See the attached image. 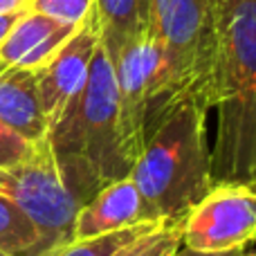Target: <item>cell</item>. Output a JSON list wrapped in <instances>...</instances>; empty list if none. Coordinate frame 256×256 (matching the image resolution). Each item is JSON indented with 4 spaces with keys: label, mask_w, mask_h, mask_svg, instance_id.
I'll return each mask as SVG.
<instances>
[{
    "label": "cell",
    "mask_w": 256,
    "mask_h": 256,
    "mask_svg": "<svg viewBox=\"0 0 256 256\" xmlns=\"http://www.w3.org/2000/svg\"><path fill=\"white\" fill-rule=\"evenodd\" d=\"M212 182L256 184V0H216Z\"/></svg>",
    "instance_id": "6da1fadb"
},
{
    "label": "cell",
    "mask_w": 256,
    "mask_h": 256,
    "mask_svg": "<svg viewBox=\"0 0 256 256\" xmlns=\"http://www.w3.org/2000/svg\"><path fill=\"white\" fill-rule=\"evenodd\" d=\"M209 106L200 97H176L146 132L128 176L150 220H182L212 189V148L207 146Z\"/></svg>",
    "instance_id": "7a4b0ae2"
},
{
    "label": "cell",
    "mask_w": 256,
    "mask_h": 256,
    "mask_svg": "<svg viewBox=\"0 0 256 256\" xmlns=\"http://www.w3.org/2000/svg\"><path fill=\"white\" fill-rule=\"evenodd\" d=\"M48 142L63 180L81 204L130 173L117 120L115 66L102 43L84 86L50 126Z\"/></svg>",
    "instance_id": "3957f363"
},
{
    "label": "cell",
    "mask_w": 256,
    "mask_h": 256,
    "mask_svg": "<svg viewBox=\"0 0 256 256\" xmlns=\"http://www.w3.org/2000/svg\"><path fill=\"white\" fill-rule=\"evenodd\" d=\"M216 32V0H150V36L168 102L194 94L209 106Z\"/></svg>",
    "instance_id": "277c9868"
},
{
    "label": "cell",
    "mask_w": 256,
    "mask_h": 256,
    "mask_svg": "<svg viewBox=\"0 0 256 256\" xmlns=\"http://www.w3.org/2000/svg\"><path fill=\"white\" fill-rule=\"evenodd\" d=\"M0 194L34 222L43 252L72 240L81 202L63 180L48 135L34 142L20 162L0 168Z\"/></svg>",
    "instance_id": "5b68a950"
},
{
    "label": "cell",
    "mask_w": 256,
    "mask_h": 256,
    "mask_svg": "<svg viewBox=\"0 0 256 256\" xmlns=\"http://www.w3.org/2000/svg\"><path fill=\"white\" fill-rule=\"evenodd\" d=\"M117 120L126 158L130 164L144 146L146 132L168 104L162 84V61L153 36L126 45L115 58Z\"/></svg>",
    "instance_id": "8992f818"
},
{
    "label": "cell",
    "mask_w": 256,
    "mask_h": 256,
    "mask_svg": "<svg viewBox=\"0 0 256 256\" xmlns=\"http://www.w3.org/2000/svg\"><path fill=\"white\" fill-rule=\"evenodd\" d=\"M256 238V184L218 182L182 218V245L196 252H230Z\"/></svg>",
    "instance_id": "52a82bcc"
},
{
    "label": "cell",
    "mask_w": 256,
    "mask_h": 256,
    "mask_svg": "<svg viewBox=\"0 0 256 256\" xmlns=\"http://www.w3.org/2000/svg\"><path fill=\"white\" fill-rule=\"evenodd\" d=\"M97 48L99 30L94 18L88 12V16L79 22L74 34L56 50V54L48 63H43L36 70V88H38L40 108H43L50 126L54 124V120L61 115L68 102L84 86Z\"/></svg>",
    "instance_id": "ba28073f"
},
{
    "label": "cell",
    "mask_w": 256,
    "mask_h": 256,
    "mask_svg": "<svg viewBox=\"0 0 256 256\" xmlns=\"http://www.w3.org/2000/svg\"><path fill=\"white\" fill-rule=\"evenodd\" d=\"M140 222H150V218L132 178L126 176L102 186L88 202L81 204L72 238H94V236L128 230Z\"/></svg>",
    "instance_id": "9c48e42d"
},
{
    "label": "cell",
    "mask_w": 256,
    "mask_h": 256,
    "mask_svg": "<svg viewBox=\"0 0 256 256\" xmlns=\"http://www.w3.org/2000/svg\"><path fill=\"white\" fill-rule=\"evenodd\" d=\"M76 27L79 25L54 20L38 12L25 9L0 45V61L4 66L38 70L74 34Z\"/></svg>",
    "instance_id": "30bf717a"
},
{
    "label": "cell",
    "mask_w": 256,
    "mask_h": 256,
    "mask_svg": "<svg viewBox=\"0 0 256 256\" xmlns=\"http://www.w3.org/2000/svg\"><path fill=\"white\" fill-rule=\"evenodd\" d=\"M0 124L30 142L48 135L50 124L40 108L36 70L7 66L0 72Z\"/></svg>",
    "instance_id": "8fae6325"
},
{
    "label": "cell",
    "mask_w": 256,
    "mask_h": 256,
    "mask_svg": "<svg viewBox=\"0 0 256 256\" xmlns=\"http://www.w3.org/2000/svg\"><path fill=\"white\" fill-rule=\"evenodd\" d=\"M90 16L97 22L99 43L110 58L150 34V0H92Z\"/></svg>",
    "instance_id": "7c38bea8"
},
{
    "label": "cell",
    "mask_w": 256,
    "mask_h": 256,
    "mask_svg": "<svg viewBox=\"0 0 256 256\" xmlns=\"http://www.w3.org/2000/svg\"><path fill=\"white\" fill-rule=\"evenodd\" d=\"M0 250L9 256H40L43 240L34 222L0 194Z\"/></svg>",
    "instance_id": "4fadbf2b"
},
{
    "label": "cell",
    "mask_w": 256,
    "mask_h": 256,
    "mask_svg": "<svg viewBox=\"0 0 256 256\" xmlns=\"http://www.w3.org/2000/svg\"><path fill=\"white\" fill-rule=\"evenodd\" d=\"M158 225H160L158 220H150V222H140L135 227H128V230L112 232V234L94 236V238H72L68 243L48 250L40 256H112L130 240H135L137 236L155 230Z\"/></svg>",
    "instance_id": "5bb4252c"
},
{
    "label": "cell",
    "mask_w": 256,
    "mask_h": 256,
    "mask_svg": "<svg viewBox=\"0 0 256 256\" xmlns=\"http://www.w3.org/2000/svg\"><path fill=\"white\" fill-rule=\"evenodd\" d=\"M182 245V220H164L112 256H173Z\"/></svg>",
    "instance_id": "9a60e30c"
},
{
    "label": "cell",
    "mask_w": 256,
    "mask_h": 256,
    "mask_svg": "<svg viewBox=\"0 0 256 256\" xmlns=\"http://www.w3.org/2000/svg\"><path fill=\"white\" fill-rule=\"evenodd\" d=\"M90 7H92V0H30L32 12H38L61 22H70V25H79L88 16Z\"/></svg>",
    "instance_id": "2e32d148"
},
{
    "label": "cell",
    "mask_w": 256,
    "mask_h": 256,
    "mask_svg": "<svg viewBox=\"0 0 256 256\" xmlns=\"http://www.w3.org/2000/svg\"><path fill=\"white\" fill-rule=\"evenodd\" d=\"M34 142L25 140L22 135H18L16 130L0 124V168H7L12 164L20 162L27 153H30Z\"/></svg>",
    "instance_id": "e0dca14e"
},
{
    "label": "cell",
    "mask_w": 256,
    "mask_h": 256,
    "mask_svg": "<svg viewBox=\"0 0 256 256\" xmlns=\"http://www.w3.org/2000/svg\"><path fill=\"white\" fill-rule=\"evenodd\" d=\"M22 12H25V9H18V12H7V14H0V45H2V40L9 36V32H12V27L18 22V18L22 16Z\"/></svg>",
    "instance_id": "ac0fdd59"
},
{
    "label": "cell",
    "mask_w": 256,
    "mask_h": 256,
    "mask_svg": "<svg viewBox=\"0 0 256 256\" xmlns=\"http://www.w3.org/2000/svg\"><path fill=\"white\" fill-rule=\"evenodd\" d=\"M245 252H248V250L240 248V250H230V252H216V254H212V252H196V250H189V248H184V245H180L173 256H243Z\"/></svg>",
    "instance_id": "d6986e66"
},
{
    "label": "cell",
    "mask_w": 256,
    "mask_h": 256,
    "mask_svg": "<svg viewBox=\"0 0 256 256\" xmlns=\"http://www.w3.org/2000/svg\"><path fill=\"white\" fill-rule=\"evenodd\" d=\"M18 9H30V0H0V14L18 12Z\"/></svg>",
    "instance_id": "ffe728a7"
},
{
    "label": "cell",
    "mask_w": 256,
    "mask_h": 256,
    "mask_svg": "<svg viewBox=\"0 0 256 256\" xmlns=\"http://www.w3.org/2000/svg\"><path fill=\"white\" fill-rule=\"evenodd\" d=\"M243 256H256V252H245Z\"/></svg>",
    "instance_id": "44dd1931"
},
{
    "label": "cell",
    "mask_w": 256,
    "mask_h": 256,
    "mask_svg": "<svg viewBox=\"0 0 256 256\" xmlns=\"http://www.w3.org/2000/svg\"><path fill=\"white\" fill-rule=\"evenodd\" d=\"M4 68H7V66H4V63H2V61H0V72H2V70H4Z\"/></svg>",
    "instance_id": "7402d4cb"
},
{
    "label": "cell",
    "mask_w": 256,
    "mask_h": 256,
    "mask_svg": "<svg viewBox=\"0 0 256 256\" xmlns=\"http://www.w3.org/2000/svg\"><path fill=\"white\" fill-rule=\"evenodd\" d=\"M0 256H9V254H4V252H2V250H0Z\"/></svg>",
    "instance_id": "603a6c76"
}]
</instances>
